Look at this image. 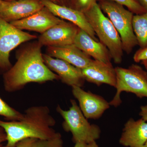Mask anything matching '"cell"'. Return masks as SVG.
Wrapping results in <instances>:
<instances>
[{"mask_svg": "<svg viewBox=\"0 0 147 147\" xmlns=\"http://www.w3.org/2000/svg\"><path fill=\"white\" fill-rule=\"evenodd\" d=\"M36 139L35 138H27L23 139L18 142L14 147H32Z\"/></svg>", "mask_w": 147, "mask_h": 147, "instance_id": "obj_24", "label": "cell"}, {"mask_svg": "<svg viewBox=\"0 0 147 147\" xmlns=\"http://www.w3.org/2000/svg\"><path fill=\"white\" fill-rule=\"evenodd\" d=\"M147 12V0H136Z\"/></svg>", "mask_w": 147, "mask_h": 147, "instance_id": "obj_27", "label": "cell"}, {"mask_svg": "<svg viewBox=\"0 0 147 147\" xmlns=\"http://www.w3.org/2000/svg\"><path fill=\"white\" fill-rule=\"evenodd\" d=\"M139 115L141 118L147 121V105L141 106Z\"/></svg>", "mask_w": 147, "mask_h": 147, "instance_id": "obj_25", "label": "cell"}, {"mask_svg": "<svg viewBox=\"0 0 147 147\" xmlns=\"http://www.w3.org/2000/svg\"><path fill=\"white\" fill-rule=\"evenodd\" d=\"M63 21L44 7L29 17L13 21L10 24L20 30L34 31L42 34Z\"/></svg>", "mask_w": 147, "mask_h": 147, "instance_id": "obj_12", "label": "cell"}, {"mask_svg": "<svg viewBox=\"0 0 147 147\" xmlns=\"http://www.w3.org/2000/svg\"><path fill=\"white\" fill-rule=\"evenodd\" d=\"M2 1H14V0H2ZM49 1H51L53 2H56V0H49Z\"/></svg>", "mask_w": 147, "mask_h": 147, "instance_id": "obj_31", "label": "cell"}, {"mask_svg": "<svg viewBox=\"0 0 147 147\" xmlns=\"http://www.w3.org/2000/svg\"><path fill=\"white\" fill-rule=\"evenodd\" d=\"M141 62H142V64L144 66L147 72V60L142 61Z\"/></svg>", "mask_w": 147, "mask_h": 147, "instance_id": "obj_30", "label": "cell"}, {"mask_svg": "<svg viewBox=\"0 0 147 147\" xmlns=\"http://www.w3.org/2000/svg\"><path fill=\"white\" fill-rule=\"evenodd\" d=\"M56 120L50 109L45 105L34 106L26 110L20 120L3 121L0 119V127L7 135L4 147H14L18 142L27 138L50 139L59 134L53 128Z\"/></svg>", "mask_w": 147, "mask_h": 147, "instance_id": "obj_2", "label": "cell"}, {"mask_svg": "<svg viewBox=\"0 0 147 147\" xmlns=\"http://www.w3.org/2000/svg\"><path fill=\"white\" fill-rule=\"evenodd\" d=\"M0 17V71L4 73L11 67V52L23 42L36 38Z\"/></svg>", "mask_w": 147, "mask_h": 147, "instance_id": "obj_7", "label": "cell"}, {"mask_svg": "<svg viewBox=\"0 0 147 147\" xmlns=\"http://www.w3.org/2000/svg\"><path fill=\"white\" fill-rule=\"evenodd\" d=\"M87 147H99V146L96 144V141L93 142L87 145Z\"/></svg>", "mask_w": 147, "mask_h": 147, "instance_id": "obj_29", "label": "cell"}, {"mask_svg": "<svg viewBox=\"0 0 147 147\" xmlns=\"http://www.w3.org/2000/svg\"><path fill=\"white\" fill-rule=\"evenodd\" d=\"M62 1H67V0H62Z\"/></svg>", "mask_w": 147, "mask_h": 147, "instance_id": "obj_34", "label": "cell"}, {"mask_svg": "<svg viewBox=\"0 0 147 147\" xmlns=\"http://www.w3.org/2000/svg\"><path fill=\"white\" fill-rule=\"evenodd\" d=\"M71 88L72 94L79 102V108L87 119H99L110 108L109 102L102 96L86 91L82 87Z\"/></svg>", "mask_w": 147, "mask_h": 147, "instance_id": "obj_10", "label": "cell"}, {"mask_svg": "<svg viewBox=\"0 0 147 147\" xmlns=\"http://www.w3.org/2000/svg\"><path fill=\"white\" fill-rule=\"evenodd\" d=\"M133 59L136 63L147 60V47L140 48L137 50L133 56Z\"/></svg>", "mask_w": 147, "mask_h": 147, "instance_id": "obj_23", "label": "cell"}, {"mask_svg": "<svg viewBox=\"0 0 147 147\" xmlns=\"http://www.w3.org/2000/svg\"><path fill=\"white\" fill-rule=\"evenodd\" d=\"M70 102L71 106L68 110H63L59 105L56 110L63 119L64 129L71 132L73 142H83L88 144L99 139L100 130L98 126L88 121L75 100L71 99Z\"/></svg>", "mask_w": 147, "mask_h": 147, "instance_id": "obj_4", "label": "cell"}, {"mask_svg": "<svg viewBox=\"0 0 147 147\" xmlns=\"http://www.w3.org/2000/svg\"><path fill=\"white\" fill-rule=\"evenodd\" d=\"M96 2V0H72L71 8L85 13Z\"/></svg>", "mask_w": 147, "mask_h": 147, "instance_id": "obj_22", "label": "cell"}, {"mask_svg": "<svg viewBox=\"0 0 147 147\" xmlns=\"http://www.w3.org/2000/svg\"><path fill=\"white\" fill-rule=\"evenodd\" d=\"M133 30L140 48L147 47V12L135 14L133 18Z\"/></svg>", "mask_w": 147, "mask_h": 147, "instance_id": "obj_18", "label": "cell"}, {"mask_svg": "<svg viewBox=\"0 0 147 147\" xmlns=\"http://www.w3.org/2000/svg\"><path fill=\"white\" fill-rule=\"evenodd\" d=\"M47 53L53 57L63 60L81 69L87 67L93 60L74 44L59 47H47Z\"/></svg>", "mask_w": 147, "mask_h": 147, "instance_id": "obj_17", "label": "cell"}, {"mask_svg": "<svg viewBox=\"0 0 147 147\" xmlns=\"http://www.w3.org/2000/svg\"><path fill=\"white\" fill-rule=\"evenodd\" d=\"M82 70L87 82L97 86L105 84L115 88L117 75L111 63H106L92 60L89 65Z\"/></svg>", "mask_w": 147, "mask_h": 147, "instance_id": "obj_13", "label": "cell"}, {"mask_svg": "<svg viewBox=\"0 0 147 147\" xmlns=\"http://www.w3.org/2000/svg\"><path fill=\"white\" fill-rule=\"evenodd\" d=\"M147 142V121L129 119L125 124L120 144L126 147H143Z\"/></svg>", "mask_w": 147, "mask_h": 147, "instance_id": "obj_16", "label": "cell"}, {"mask_svg": "<svg viewBox=\"0 0 147 147\" xmlns=\"http://www.w3.org/2000/svg\"><path fill=\"white\" fill-rule=\"evenodd\" d=\"M84 13L100 42L108 48L115 63H121L123 54L121 40L110 19L104 15L96 2Z\"/></svg>", "mask_w": 147, "mask_h": 147, "instance_id": "obj_3", "label": "cell"}, {"mask_svg": "<svg viewBox=\"0 0 147 147\" xmlns=\"http://www.w3.org/2000/svg\"><path fill=\"white\" fill-rule=\"evenodd\" d=\"M45 64L51 71L57 73L61 82L71 87H82L85 80L82 69L63 60L54 59L47 54H42Z\"/></svg>", "mask_w": 147, "mask_h": 147, "instance_id": "obj_11", "label": "cell"}, {"mask_svg": "<svg viewBox=\"0 0 147 147\" xmlns=\"http://www.w3.org/2000/svg\"><path fill=\"white\" fill-rule=\"evenodd\" d=\"M74 44L95 60L111 63L112 57L107 47L101 42L93 39L82 29L79 28Z\"/></svg>", "mask_w": 147, "mask_h": 147, "instance_id": "obj_15", "label": "cell"}, {"mask_svg": "<svg viewBox=\"0 0 147 147\" xmlns=\"http://www.w3.org/2000/svg\"><path fill=\"white\" fill-rule=\"evenodd\" d=\"M143 147H147V142H146V144H145Z\"/></svg>", "mask_w": 147, "mask_h": 147, "instance_id": "obj_32", "label": "cell"}, {"mask_svg": "<svg viewBox=\"0 0 147 147\" xmlns=\"http://www.w3.org/2000/svg\"><path fill=\"white\" fill-rule=\"evenodd\" d=\"M2 0H0V4H1V2Z\"/></svg>", "mask_w": 147, "mask_h": 147, "instance_id": "obj_33", "label": "cell"}, {"mask_svg": "<svg viewBox=\"0 0 147 147\" xmlns=\"http://www.w3.org/2000/svg\"><path fill=\"white\" fill-rule=\"evenodd\" d=\"M7 142V135L5 130L0 127V147H3V143Z\"/></svg>", "mask_w": 147, "mask_h": 147, "instance_id": "obj_26", "label": "cell"}, {"mask_svg": "<svg viewBox=\"0 0 147 147\" xmlns=\"http://www.w3.org/2000/svg\"><path fill=\"white\" fill-rule=\"evenodd\" d=\"M79 28L63 21L41 34L38 42L42 46L59 47L74 44Z\"/></svg>", "mask_w": 147, "mask_h": 147, "instance_id": "obj_8", "label": "cell"}, {"mask_svg": "<svg viewBox=\"0 0 147 147\" xmlns=\"http://www.w3.org/2000/svg\"><path fill=\"white\" fill-rule=\"evenodd\" d=\"M44 7L41 0L2 1L0 17L10 23L29 17Z\"/></svg>", "mask_w": 147, "mask_h": 147, "instance_id": "obj_9", "label": "cell"}, {"mask_svg": "<svg viewBox=\"0 0 147 147\" xmlns=\"http://www.w3.org/2000/svg\"><path fill=\"white\" fill-rule=\"evenodd\" d=\"M38 41L29 43L17 51V61L3 74L5 90L13 92L30 83H42L59 79L45 64Z\"/></svg>", "mask_w": 147, "mask_h": 147, "instance_id": "obj_1", "label": "cell"}, {"mask_svg": "<svg viewBox=\"0 0 147 147\" xmlns=\"http://www.w3.org/2000/svg\"><path fill=\"white\" fill-rule=\"evenodd\" d=\"M45 7L57 17L73 23L84 30L95 40L96 34L91 26L84 13L71 7L58 5L49 0H41Z\"/></svg>", "mask_w": 147, "mask_h": 147, "instance_id": "obj_14", "label": "cell"}, {"mask_svg": "<svg viewBox=\"0 0 147 147\" xmlns=\"http://www.w3.org/2000/svg\"><path fill=\"white\" fill-rule=\"evenodd\" d=\"M103 1V0H96ZM112 1L116 3L125 6L128 8V10L135 14H141L146 13V11L140 5L136 0H106Z\"/></svg>", "mask_w": 147, "mask_h": 147, "instance_id": "obj_21", "label": "cell"}, {"mask_svg": "<svg viewBox=\"0 0 147 147\" xmlns=\"http://www.w3.org/2000/svg\"><path fill=\"white\" fill-rule=\"evenodd\" d=\"M87 144L83 142H77L75 143V146L74 147H87Z\"/></svg>", "mask_w": 147, "mask_h": 147, "instance_id": "obj_28", "label": "cell"}, {"mask_svg": "<svg viewBox=\"0 0 147 147\" xmlns=\"http://www.w3.org/2000/svg\"><path fill=\"white\" fill-rule=\"evenodd\" d=\"M0 116L7 121H18L22 119L23 114L11 107L0 97Z\"/></svg>", "mask_w": 147, "mask_h": 147, "instance_id": "obj_19", "label": "cell"}, {"mask_svg": "<svg viewBox=\"0 0 147 147\" xmlns=\"http://www.w3.org/2000/svg\"><path fill=\"white\" fill-rule=\"evenodd\" d=\"M32 147H63V142L60 133L50 139H37Z\"/></svg>", "mask_w": 147, "mask_h": 147, "instance_id": "obj_20", "label": "cell"}, {"mask_svg": "<svg viewBox=\"0 0 147 147\" xmlns=\"http://www.w3.org/2000/svg\"><path fill=\"white\" fill-rule=\"evenodd\" d=\"M98 5L118 32L123 51L127 54H130L138 45L132 24L134 13L125 9L123 6L112 1H100Z\"/></svg>", "mask_w": 147, "mask_h": 147, "instance_id": "obj_5", "label": "cell"}, {"mask_svg": "<svg viewBox=\"0 0 147 147\" xmlns=\"http://www.w3.org/2000/svg\"><path fill=\"white\" fill-rule=\"evenodd\" d=\"M117 92L109 102L111 106L117 107L122 102L121 94L123 92L134 94L140 98H147V72L140 66L132 64L128 68L117 67Z\"/></svg>", "mask_w": 147, "mask_h": 147, "instance_id": "obj_6", "label": "cell"}]
</instances>
